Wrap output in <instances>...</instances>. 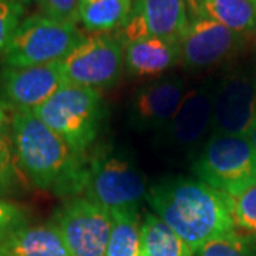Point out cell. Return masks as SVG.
Returning <instances> with one entry per match:
<instances>
[{"mask_svg":"<svg viewBox=\"0 0 256 256\" xmlns=\"http://www.w3.org/2000/svg\"><path fill=\"white\" fill-rule=\"evenodd\" d=\"M12 137L18 166L36 188L58 196L82 192L88 161L33 111L14 112Z\"/></svg>","mask_w":256,"mask_h":256,"instance_id":"1","label":"cell"},{"mask_svg":"<svg viewBox=\"0 0 256 256\" xmlns=\"http://www.w3.org/2000/svg\"><path fill=\"white\" fill-rule=\"evenodd\" d=\"M146 202L192 250L235 230L230 198L200 180L166 178L148 188Z\"/></svg>","mask_w":256,"mask_h":256,"instance_id":"2","label":"cell"},{"mask_svg":"<svg viewBox=\"0 0 256 256\" xmlns=\"http://www.w3.org/2000/svg\"><path fill=\"white\" fill-rule=\"evenodd\" d=\"M33 112L77 154L84 156L98 137L104 104L98 90L66 82Z\"/></svg>","mask_w":256,"mask_h":256,"instance_id":"3","label":"cell"},{"mask_svg":"<svg viewBox=\"0 0 256 256\" xmlns=\"http://www.w3.org/2000/svg\"><path fill=\"white\" fill-rule=\"evenodd\" d=\"M192 172L214 190L235 198L256 184V151L248 137L210 134Z\"/></svg>","mask_w":256,"mask_h":256,"instance_id":"4","label":"cell"},{"mask_svg":"<svg viewBox=\"0 0 256 256\" xmlns=\"http://www.w3.org/2000/svg\"><path fill=\"white\" fill-rule=\"evenodd\" d=\"M86 37L73 23L43 14L22 20L2 54L4 67H32L62 62Z\"/></svg>","mask_w":256,"mask_h":256,"instance_id":"5","label":"cell"},{"mask_svg":"<svg viewBox=\"0 0 256 256\" xmlns=\"http://www.w3.org/2000/svg\"><path fill=\"white\" fill-rule=\"evenodd\" d=\"M84 196L108 210H138L146 200V178L122 154L102 151L88 161Z\"/></svg>","mask_w":256,"mask_h":256,"instance_id":"6","label":"cell"},{"mask_svg":"<svg viewBox=\"0 0 256 256\" xmlns=\"http://www.w3.org/2000/svg\"><path fill=\"white\" fill-rule=\"evenodd\" d=\"M256 124V70L232 68L214 84L212 134L248 137Z\"/></svg>","mask_w":256,"mask_h":256,"instance_id":"7","label":"cell"},{"mask_svg":"<svg viewBox=\"0 0 256 256\" xmlns=\"http://www.w3.org/2000/svg\"><path fill=\"white\" fill-rule=\"evenodd\" d=\"M111 212L86 196H73L56 210L52 224L72 256H106Z\"/></svg>","mask_w":256,"mask_h":256,"instance_id":"8","label":"cell"},{"mask_svg":"<svg viewBox=\"0 0 256 256\" xmlns=\"http://www.w3.org/2000/svg\"><path fill=\"white\" fill-rule=\"evenodd\" d=\"M117 37L106 33L86 37L63 60L67 82L106 88L118 82L124 70V50Z\"/></svg>","mask_w":256,"mask_h":256,"instance_id":"9","label":"cell"},{"mask_svg":"<svg viewBox=\"0 0 256 256\" xmlns=\"http://www.w3.org/2000/svg\"><path fill=\"white\" fill-rule=\"evenodd\" d=\"M245 43L246 37L200 12L190 18L188 28L178 43L180 62L186 70L202 72L235 57Z\"/></svg>","mask_w":256,"mask_h":256,"instance_id":"10","label":"cell"},{"mask_svg":"<svg viewBox=\"0 0 256 256\" xmlns=\"http://www.w3.org/2000/svg\"><path fill=\"white\" fill-rule=\"evenodd\" d=\"M66 82L63 60L32 67L3 66L0 72V98L16 111H33Z\"/></svg>","mask_w":256,"mask_h":256,"instance_id":"11","label":"cell"},{"mask_svg":"<svg viewBox=\"0 0 256 256\" xmlns=\"http://www.w3.org/2000/svg\"><path fill=\"white\" fill-rule=\"evenodd\" d=\"M188 12V0H136L117 38L124 47L146 37L180 43L190 24Z\"/></svg>","mask_w":256,"mask_h":256,"instance_id":"12","label":"cell"},{"mask_svg":"<svg viewBox=\"0 0 256 256\" xmlns=\"http://www.w3.org/2000/svg\"><path fill=\"white\" fill-rule=\"evenodd\" d=\"M214 84L202 82L185 92L170 124L164 128L165 141L178 150H194L205 136L212 134Z\"/></svg>","mask_w":256,"mask_h":256,"instance_id":"13","label":"cell"},{"mask_svg":"<svg viewBox=\"0 0 256 256\" xmlns=\"http://www.w3.org/2000/svg\"><path fill=\"white\" fill-rule=\"evenodd\" d=\"M185 92V82L178 76L142 86L131 102L130 116L134 126L146 130H164L175 116Z\"/></svg>","mask_w":256,"mask_h":256,"instance_id":"14","label":"cell"},{"mask_svg":"<svg viewBox=\"0 0 256 256\" xmlns=\"http://www.w3.org/2000/svg\"><path fill=\"white\" fill-rule=\"evenodd\" d=\"M180 62L178 43L160 37H146L124 47V64L130 74L156 77Z\"/></svg>","mask_w":256,"mask_h":256,"instance_id":"15","label":"cell"},{"mask_svg":"<svg viewBox=\"0 0 256 256\" xmlns=\"http://www.w3.org/2000/svg\"><path fill=\"white\" fill-rule=\"evenodd\" d=\"M0 256H72L58 230L46 225H23L0 239Z\"/></svg>","mask_w":256,"mask_h":256,"instance_id":"16","label":"cell"},{"mask_svg":"<svg viewBox=\"0 0 256 256\" xmlns=\"http://www.w3.org/2000/svg\"><path fill=\"white\" fill-rule=\"evenodd\" d=\"M200 12L240 36H256L255 0H196Z\"/></svg>","mask_w":256,"mask_h":256,"instance_id":"17","label":"cell"},{"mask_svg":"<svg viewBox=\"0 0 256 256\" xmlns=\"http://www.w3.org/2000/svg\"><path fill=\"white\" fill-rule=\"evenodd\" d=\"M140 256H194V250L164 220L148 212L141 224Z\"/></svg>","mask_w":256,"mask_h":256,"instance_id":"18","label":"cell"},{"mask_svg":"<svg viewBox=\"0 0 256 256\" xmlns=\"http://www.w3.org/2000/svg\"><path fill=\"white\" fill-rule=\"evenodd\" d=\"M132 0H82L80 20L88 32L120 30L132 13Z\"/></svg>","mask_w":256,"mask_h":256,"instance_id":"19","label":"cell"},{"mask_svg":"<svg viewBox=\"0 0 256 256\" xmlns=\"http://www.w3.org/2000/svg\"><path fill=\"white\" fill-rule=\"evenodd\" d=\"M111 230L106 256H140L141 220L138 210H110Z\"/></svg>","mask_w":256,"mask_h":256,"instance_id":"20","label":"cell"},{"mask_svg":"<svg viewBox=\"0 0 256 256\" xmlns=\"http://www.w3.org/2000/svg\"><path fill=\"white\" fill-rule=\"evenodd\" d=\"M194 256H256V240L232 230L194 249Z\"/></svg>","mask_w":256,"mask_h":256,"instance_id":"21","label":"cell"},{"mask_svg":"<svg viewBox=\"0 0 256 256\" xmlns=\"http://www.w3.org/2000/svg\"><path fill=\"white\" fill-rule=\"evenodd\" d=\"M235 228L245 230L256 240V184L235 198H230Z\"/></svg>","mask_w":256,"mask_h":256,"instance_id":"22","label":"cell"},{"mask_svg":"<svg viewBox=\"0 0 256 256\" xmlns=\"http://www.w3.org/2000/svg\"><path fill=\"white\" fill-rule=\"evenodd\" d=\"M24 6L16 0H0V56L23 20Z\"/></svg>","mask_w":256,"mask_h":256,"instance_id":"23","label":"cell"},{"mask_svg":"<svg viewBox=\"0 0 256 256\" xmlns=\"http://www.w3.org/2000/svg\"><path fill=\"white\" fill-rule=\"evenodd\" d=\"M18 186V170L12 144L0 136V196L13 192Z\"/></svg>","mask_w":256,"mask_h":256,"instance_id":"24","label":"cell"},{"mask_svg":"<svg viewBox=\"0 0 256 256\" xmlns=\"http://www.w3.org/2000/svg\"><path fill=\"white\" fill-rule=\"evenodd\" d=\"M40 14L63 23H73L80 18L82 0H37Z\"/></svg>","mask_w":256,"mask_h":256,"instance_id":"25","label":"cell"},{"mask_svg":"<svg viewBox=\"0 0 256 256\" xmlns=\"http://www.w3.org/2000/svg\"><path fill=\"white\" fill-rule=\"evenodd\" d=\"M28 224L24 210L16 204L0 200V239Z\"/></svg>","mask_w":256,"mask_h":256,"instance_id":"26","label":"cell"},{"mask_svg":"<svg viewBox=\"0 0 256 256\" xmlns=\"http://www.w3.org/2000/svg\"><path fill=\"white\" fill-rule=\"evenodd\" d=\"M248 138H249V141L252 142V146H254V148H255V151H256V124H255V127L252 128V131L249 132Z\"/></svg>","mask_w":256,"mask_h":256,"instance_id":"27","label":"cell"},{"mask_svg":"<svg viewBox=\"0 0 256 256\" xmlns=\"http://www.w3.org/2000/svg\"><path fill=\"white\" fill-rule=\"evenodd\" d=\"M3 118H4V114H3V111L0 110V126H2V122H3Z\"/></svg>","mask_w":256,"mask_h":256,"instance_id":"28","label":"cell"},{"mask_svg":"<svg viewBox=\"0 0 256 256\" xmlns=\"http://www.w3.org/2000/svg\"><path fill=\"white\" fill-rule=\"evenodd\" d=\"M16 2H18V3H22V4H23V3H28V2H32V0H16Z\"/></svg>","mask_w":256,"mask_h":256,"instance_id":"29","label":"cell"},{"mask_svg":"<svg viewBox=\"0 0 256 256\" xmlns=\"http://www.w3.org/2000/svg\"><path fill=\"white\" fill-rule=\"evenodd\" d=\"M255 2H256V0H255Z\"/></svg>","mask_w":256,"mask_h":256,"instance_id":"30","label":"cell"}]
</instances>
